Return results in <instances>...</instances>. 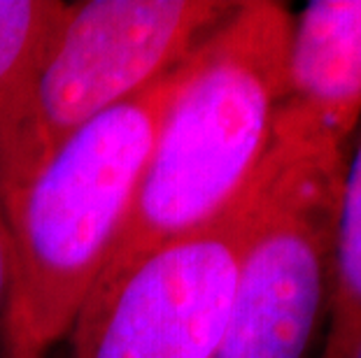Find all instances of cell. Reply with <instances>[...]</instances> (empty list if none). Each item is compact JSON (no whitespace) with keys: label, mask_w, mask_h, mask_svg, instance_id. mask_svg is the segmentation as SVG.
I'll return each mask as SVG.
<instances>
[{"label":"cell","mask_w":361,"mask_h":358,"mask_svg":"<svg viewBox=\"0 0 361 358\" xmlns=\"http://www.w3.org/2000/svg\"><path fill=\"white\" fill-rule=\"evenodd\" d=\"M348 358H361V342H359V345L355 347V352H352Z\"/></svg>","instance_id":"obj_11"},{"label":"cell","mask_w":361,"mask_h":358,"mask_svg":"<svg viewBox=\"0 0 361 358\" xmlns=\"http://www.w3.org/2000/svg\"><path fill=\"white\" fill-rule=\"evenodd\" d=\"M187 58L73 133L5 210L14 261L12 326L42 352L71 335L101 277Z\"/></svg>","instance_id":"obj_2"},{"label":"cell","mask_w":361,"mask_h":358,"mask_svg":"<svg viewBox=\"0 0 361 358\" xmlns=\"http://www.w3.org/2000/svg\"><path fill=\"white\" fill-rule=\"evenodd\" d=\"M294 14L247 0L184 63L124 226L84 305L152 251L219 219L255 179L287 96Z\"/></svg>","instance_id":"obj_1"},{"label":"cell","mask_w":361,"mask_h":358,"mask_svg":"<svg viewBox=\"0 0 361 358\" xmlns=\"http://www.w3.org/2000/svg\"><path fill=\"white\" fill-rule=\"evenodd\" d=\"M361 342V142L345 165L334 233L326 338L317 358H348Z\"/></svg>","instance_id":"obj_8"},{"label":"cell","mask_w":361,"mask_h":358,"mask_svg":"<svg viewBox=\"0 0 361 358\" xmlns=\"http://www.w3.org/2000/svg\"><path fill=\"white\" fill-rule=\"evenodd\" d=\"M343 147L278 117L257 221L214 358H305L329 314Z\"/></svg>","instance_id":"obj_3"},{"label":"cell","mask_w":361,"mask_h":358,"mask_svg":"<svg viewBox=\"0 0 361 358\" xmlns=\"http://www.w3.org/2000/svg\"><path fill=\"white\" fill-rule=\"evenodd\" d=\"M280 114L343 147L361 117V0H312L294 14Z\"/></svg>","instance_id":"obj_6"},{"label":"cell","mask_w":361,"mask_h":358,"mask_svg":"<svg viewBox=\"0 0 361 358\" xmlns=\"http://www.w3.org/2000/svg\"><path fill=\"white\" fill-rule=\"evenodd\" d=\"M12 309H14L12 240H10V226H7L3 203H0V358H5V354H7L10 326H12Z\"/></svg>","instance_id":"obj_9"},{"label":"cell","mask_w":361,"mask_h":358,"mask_svg":"<svg viewBox=\"0 0 361 358\" xmlns=\"http://www.w3.org/2000/svg\"><path fill=\"white\" fill-rule=\"evenodd\" d=\"M68 3L0 0V172L26 124L40 65Z\"/></svg>","instance_id":"obj_7"},{"label":"cell","mask_w":361,"mask_h":358,"mask_svg":"<svg viewBox=\"0 0 361 358\" xmlns=\"http://www.w3.org/2000/svg\"><path fill=\"white\" fill-rule=\"evenodd\" d=\"M255 221L252 179L219 219L154 249L84 305L73 358H214Z\"/></svg>","instance_id":"obj_5"},{"label":"cell","mask_w":361,"mask_h":358,"mask_svg":"<svg viewBox=\"0 0 361 358\" xmlns=\"http://www.w3.org/2000/svg\"><path fill=\"white\" fill-rule=\"evenodd\" d=\"M235 5L219 0L68 3L37 72L24 131L0 172L3 210L54 149L178 68Z\"/></svg>","instance_id":"obj_4"},{"label":"cell","mask_w":361,"mask_h":358,"mask_svg":"<svg viewBox=\"0 0 361 358\" xmlns=\"http://www.w3.org/2000/svg\"><path fill=\"white\" fill-rule=\"evenodd\" d=\"M5 358H47V352L37 349L26 333H21L19 328L10 326V342H7Z\"/></svg>","instance_id":"obj_10"}]
</instances>
